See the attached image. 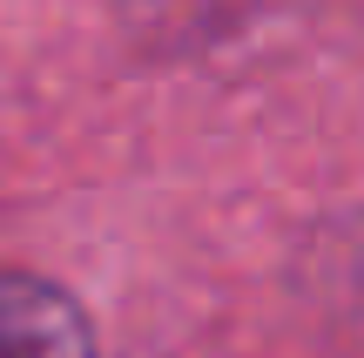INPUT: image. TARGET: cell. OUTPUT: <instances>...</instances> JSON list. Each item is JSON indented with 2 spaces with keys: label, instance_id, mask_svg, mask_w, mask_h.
Here are the masks:
<instances>
[{
  "label": "cell",
  "instance_id": "1",
  "mask_svg": "<svg viewBox=\"0 0 364 358\" xmlns=\"http://www.w3.org/2000/svg\"><path fill=\"white\" fill-rule=\"evenodd\" d=\"M0 358H95V332L61 284L0 270Z\"/></svg>",
  "mask_w": 364,
  "mask_h": 358
}]
</instances>
